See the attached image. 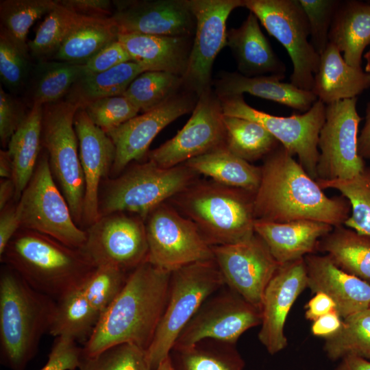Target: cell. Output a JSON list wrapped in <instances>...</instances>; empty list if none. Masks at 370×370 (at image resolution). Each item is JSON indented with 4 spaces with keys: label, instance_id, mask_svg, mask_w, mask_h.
I'll list each match as a JSON object with an SVG mask.
<instances>
[{
    "label": "cell",
    "instance_id": "1",
    "mask_svg": "<svg viewBox=\"0 0 370 370\" xmlns=\"http://www.w3.org/2000/svg\"><path fill=\"white\" fill-rule=\"evenodd\" d=\"M261 180L254 195L256 220H298L344 225L351 206L344 197H328L294 156L280 145L264 158Z\"/></svg>",
    "mask_w": 370,
    "mask_h": 370
},
{
    "label": "cell",
    "instance_id": "2",
    "mask_svg": "<svg viewBox=\"0 0 370 370\" xmlns=\"http://www.w3.org/2000/svg\"><path fill=\"white\" fill-rule=\"evenodd\" d=\"M171 273L147 261L130 271L125 286L82 347V355L92 356L124 343L147 350L167 302Z\"/></svg>",
    "mask_w": 370,
    "mask_h": 370
},
{
    "label": "cell",
    "instance_id": "3",
    "mask_svg": "<svg viewBox=\"0 0 370 370\" xmlns=\"http://www.w3.org/2000/svg\"><path fill=\"white\" fill-rule=\"evenodd\" d=\"M56 301L3 264L0 271V352L11 370H24L49 332Z\"/></svg>",
    "mask_w": 370,
    "mask_h": 370
},
{
    "label": "cell",
    "instance_id": "4",
    "mask_svg": "<svg viewBox=\"0 0 370 370\" xmlns=\"http://www.w3.org/2000/svg\"><path fill=\"white\" fill-rule=\"evenodd\" d=\"M32 288L57 300L80 286L95 268L80 249L20 228L0 256Z\"/></svg>",
    "mask_w": 370,
    "mask_h": 370
},
{
    "label": "cell",
    "instance_id": "5",
    "mask_svg": "<svg viewBox=\"0 0 370 370\" xmlns=\"http://www.w3.org/2000/svg\"><path fill=\"white\" fill-rule=\"evenodd\" d=\"M254 195L213 180H196L168 202L215 246L241 243L255 234Z\"/></svg>",
    "mask_w": 370,
    "mask_h": 370
},
{
    "label": "cell",
    "instance_id": "6",
    "mask_svg": "<svg viewBox=\"0 0 370 370\" xmlns=\"http://www.w3.org/2000/svg\"><path fill=\"white\" fill-rule=\"evenodd\" d=\"M197 175L184 164L171 168L160 167L149 160L132 164L101 184L99 217L123 212L145 220L151 210L197 180Z\"/></svg>",
    "mask_w": 370,
    "mask_h": 370
},
{
    "label": "cell",
    "instance_id": "7",
    "mask_svg": "<svg viewBox=\"0 0 370 370\" xmlns=\"http://www.w3.org/2000/svg\"><path fill=\"white\" fill-rule=\"evenodd\" d=\"M224 286L214 259L194 262L171 272L167 302L146 350L151 370L169 356L177 337L203 303Z\"/></svg>",
    "mask_w": 370,
    "mask_h": 370
},
{
    "label": "cell",
    "instance_id": "8",
    "mask_svg": "<svg viewBox=\"0 0 370 370\" xmlns=\"http://www.w3.org/2000/svg\"><path fill=\"white\" fill-rule=\"evenodd\" d=\"M79 108L66 99L43 105L42 143L53 177L69 204L75 223L80 227L84 179L74 126L75 115Z\"/></svg>",
    "mask_w": 370,
    "mask_h": 370
},
{
    "label": "cell",
    "instance_id": "9",
    "mask_svg": "<svg viewBox=\"0 0 370 370\" xmlns=\"http://www.w3.org/2000/svg\"><path fill=\"white\" fill-rule=\"evenodd\" d=\"M16 204L21 228L49 236L72 248L84 246L86 231L75 223L43 148L35 171Z\"/></svg>",
    "mask_w": 370,
    "mask_h": 370
},
{
    "label": "cell",
    "instance_id": "10",
    "mask_svg": "<svg viewBox=\"0 0 370 370\" xmlns=\"http://www.w3.org/2000/svg\"><path fill=\"white\" fill-rule=\"evenodd\" d=\"M270 35L286 49L293 64L291 84L311 91L320 55L310 41V28L299 0H244Z\"/></svg>",
    "mask_w": 370,
    "mask_h": 370
},
{
    "label": "cell",
    "instance_id": "11",
    "mask_svg": "<svg viewBox=\"0 0 370 370\" xmlns=\"http://www.w3.org/2000/svg\"><path fill=\"white\" fill-rule=\"evenodd\" d=\"M224 115L258 123L271 134L314 180L319 151L318 140L325 120L326 105L317 100L306 112L289 116L271 115L248 105L243 95L219 98Z\"/></svg>",
    "mask_w": 370,
    "mask_h": 370
},
{
    "label": "cell",
    "instance_id": "12",
    "mask_svg": "<svg viewBox=\"0 0 370 370\" xmlns=\"http://www.w3.org/2000/svg\"><path fill=\"white\" fill-rule=\"evenodd\" d=\"M148 243L147 261L172 272L184 266L214 259L212 247L197 226L168 201L145 219Z\"/></svg>",
    "mask_w": 370,
    "mask_h": 370
},
{
    "label": "cell",
    "instance_id": "13",
    "mask_svg": "<svg viewBox=\"0 0 370 370\" xmlns=\"http://www.w3.org/2000/svg\"><path fill=\"white\" fill-rule=\"evenodd\" d=\"M356 103L357 98H353L326 105L318 140L316 180L349 179L365 171L364 159L358 152L361 117Z\"/></svg>",
    "mask_w": 370,
    "mask_h": 370
},
{
    "label": "cell",
    "instance_id": "14",
    "mask_svg": "<svg viewBox=\"0 0 370 370\" xmlns=\"http://www.w3.org/2000/svg\"><path fill=\"white\" fill-rule=\"evenodd\" d=\"M80 249L95 267L112 266L130 272L147 261L148 243L145 221L127 212L103 217L86 230Z\"/></svg>",
    "mask_w": 370,
    "mask_h": 370
},
{
    "label": "cell",
    "instance_id": "15",
    "mask_svg": "<svg viewBox=\"0 0 370 370\" xmlns=\"http://www.w3.org/2000/svg\"><path fill=\"white\" fill-rule=\"evenodd\" d=\"M220 99L212 88L197 99L185 125L158 148L148 152V160L171 168L225 145L226 131Z\"/></svg>",
    "mask_w": 370,
    "mask_h": 370
},
{
    "label": "cell",
    "instance_id": "16",
    "mask_svg": "<svg viewBox=\"0 0 370 370\" xmlns=\"http://www.w3.org/2000/svg\"><path fill=\"white\" fill-rule=\"evenodd\" d=\"M195 19V36L187 69L182 77L183 86L198 97L211 88L214 60L227 45L226 22L236 8L244 7V0H187Z\"/></svg>",
    "mask_w": 370,
    "mask_h": 370
},
{
    "label": "cell",
    "instance_id": "17",
    "mask_svg": "<svg viewBox=\"0 0 370 370\" xmlns=\"http://www.w3.org/2000/svg\"><path fill=\"white\" fill-rule=\"evenodd\" d=\"M261 321L260 308L223 286L203 303L174 345H190L204 339L235 345L245 332Z\"/></svg>",
    "mask_w": 370,
    "mask_h": 370
},
{
    "label": "cell",
    "instance_id": "18",
    "mask_svg": "<svg viewBox=\"0 0 370 370\" xmlns=\"http://www.w3.org/2000/svg\"><path fill=\"white\" fill-rule=\"evenodd\" d=\"M211 247L225 285L261 310L264 291L280 266L264 241L255 233L241 243Z\"/></svg>",
    "mask_w": 370,
    "mask_h": 370
},
{
    "label": "cell",
    "instance_id": "19",
    "mask_svg": "<svg viewBox=\"0 0 370 370\" xmlns=\"http://www.w3.org/2000/svg\"><path fill=\"white\" fill-rule=\"evenodd\" d=\"M197 99L198 97L190 91L177 92L160 106L108 132L116 149L110 173L113 177L120 175L132 162L147 156L158 134L180 116L193 110Z\"/></svg>",
    "mask_w": 370,
    "mask_h": 370
},
{
    "label": "cell",
    "instance_id": "20",
    "mask_svg": "<svg viewBox=\"0 0 370 370\" xmlns=\"http://www.w3.org/2000/svg\"><path fill=\"white\" fill-rule=\"evenodd\" d=\"M119 33L191 36L195 19L187 0L114 1Z\"/></svg>",
    "mask_w": 370,
    "mask_h": 370
},
{
    "label": "cell",
    "instance_id": "21",
    "mask_svg": "<svg viewBox=\"0 0 370 370\" xmlns=\"http://www.w3.org/2000/svg\"><path fill=\"white\" fill-rule=\"evenodd\" d=\"M307 283L304 258L281 264L269 282L262 301L258 338L270 354H275L286 347V320Z\"/></svg>",
    "mask_w": 370,
    "mask_h": 370
},
{
    "label": "cell",
    "instance_id": "22",
    "mask_svg": "<svg viewBox=\"0 0 370 370\" xmlns=\"http://www.w3.org/2000/svg\"><path fill=\"white\" fill-rule=\"evenodd\" d=\"M74 126L84 179L82 225L88 227L99 219L100 188L111 173L116 149L110 136L92 122L83 108L77 110Z\"/></svg>",
    "mask_w": 370,
    "mask_h": 370
},
{
    "label": "cell",
    "instance_id": "23",
    "mask_svg": "<svg viewBox=\"0 0 370 370\" xmlns=\"http://www.w3.org/2000/svg\"><path fill=\"white\" fill-rule=\"evenodd\" d=\"M304 261L307 287L330 297L342 319L370 308V284L342 270L327 255L309 254Z\"/></svg>",
    "mask_w": 370,
    "mask_h": 370
},
{
    "label": "cell",
    "instance_id": "24",
    "mask_svg": "<svg viewBox=\"0 0 370 370\" xmlns=\"http://www.w3.org/2000/svg\"><path fill=\"white\" fill-rule=\"evenodd\" d=\"M333 226L312 220L275 223L256 220L254 231L266 243L275 260L281 265L317 251L319 241Z\"/></svg>",
    "mask_w": 370,
    "mask_h": 370
},
{
    "label": "cell",
    "instance_id": "25",
    "mask_svg": "<svg viewBox=\"0 0 370 370\" xmlns=\"http://www.w3.org/2000/svg\"><path fill=\"white\" fill-rule=\"evenodd\" d=\"M190 37L119 33L117 39L132 60L147 71H164L183 77L193 44Z\"/></svg>",
    "mask_w": 370,
    "mask_h": 370
},
{
    "label": "cell",
    "instance_id": "26",
    "mask_svg": "<svg viewBox=\"0 0 370 370\" xmlns=\"http://www.w3.org/2000/svg\"><path fill=\"white\" fill-rule=\"evenodd\" d=\"M226 46L235 58L239 73L246 77L269 74L285 77V64L273 51L252 12L239 27L227 32Z\"/></svg>",
    "mask_w": 370,
    "mask_h": 370
},
{
    "label": "cell",
    "instance_id": "27",
    "mask_svg": "<svg viewBox=\"0 0 370 370\" xmlns=\"http://www.w3.org/2000/svg\"><path fill=\"white\" fill-rule=\"evenodd\" d=\"M284 77L267 75L246 77L239 73L225 72L215 82L214 92L219 98L249 93L293 108L307 112L318 100L312 91L282 82Z\"/></svg>",
    "mask_w": 370,
    "mask_h": 370
},
{
    "label": "cell",
    "instance_id": "28",
    "mask_svg": "<svg viewBox=\"0 0 370 370\" xmlns=\"http://www.w3.org/2000/svg\"><path fill=\"white\" fill-rule=\"evenodd\" d=\"M370 88V73L348 64L340 51L330 43L320 55L312 92L325 105L356 98Z\"/></svg>",
    "mask_w": 370,
    "mask_h": 370
},
{
    "label": "cell",
    "instance_id": "29",
    "mask_svg": "<svg viewBox=\"0 0 370 370\" xmlns=\"http://www.w3.org/2000/svg\"><path fill=\"white\" fill-rule=\"evenodd\" d=\"M329 42L343 53L348 64L362 68L364 50L370 45V5L341 1L331 24Z\"/></svg>",
    "mask_w": 370,
    "mask_h": 370
},
{
    "label": "cell",
    "instance_id": "30",
    "mask_svg": "<svg viewBox=\"0 0 370 370\" xmlns=\"http://www.w3.org/2000/svg\"><path fill=\"white\" fill-rule=\"evenodd\" d=\"M43 105L34 103L12 136L8 151L13 165L14 201L17 202L30 181L42 150V124Z\"/></svg>",
    "mask_w": 370,
    "mask_h": 370
},
{
    "label": "cell",
    "instance_id": "31",
    "mask_svg": "<svg viewBox=\"0 0 370 370\" xmlns=\"http://www.w3.org/2000/svg\"><path fill=\"white\" fill-rule=\"evenodd\" d=\"M197 174L221 184L255 193L261 180L260 166L239 158L223 145L184 163Z\"/></svg>",
    "mask_w": 370,
    "mask_h": 370
},
{
    "label": "cell",
    "instance_id": "32",
    "mask_svg": "<svg viewBox=\"0 0 370 370\" xmlns=\"http://www.w3.org/2000/svg\"><path fill=\"white\" fill-rule=\"evenodd\" d=\"M317 251L325 253L345 272L370 284V236L338 225L320 239Z\"/></svg>",
    "mask_w": 370,
    "mask_h": 370
},
{
    "label": "cell",
    "instance_id": "33",
    "mask_svg": "<svg viewBox=\"0 0 370 370\" xmlns=\"http://www.w3.org/2000/svg\"><path fill=\"white\" fill-rule=\"evenodd\" d=\"M119 34L112 17L84 16L72 29L54 54L58 61L84 64Z\"/></svg>",
    "mask_w": 370,
    "mask_h": 370
},
{
    "label": "cell",
    "instance_id": "34",
    "mask_svg": "<svg viewBox=\"0 0 370 370\" xmlns=\"http://www.w3.org/2000/svg\"><path fill=\"white\" fill-rule=\"evenodd\" d=\"M169 357L173 370H243L245 367L235 345L213 339L173 345Z\"/></svg>",
    "mask_w": 370,
    "mask_h": 370
},
{
    "label": "cell",
    "instance_id": "35",
    "mask_svg": "<svg viewBox=\"0 0 370 370\" xmlns=\"http://www.w3.org/2000/svg\"><path fill=\"white\" fill-rule=\"evenodd\" d=\"M99 319L80 286L56 300L48 333L56 338L68 337L84 344L92 334Z\"/></svg>",
    "mask_w": 370,
    "mask_h": 370
},
{
    "label": "cell",
    "instance_id": "36",
    "mask_svg": "<svg viewBox=\"0 0 370 370\" xmlns=\"http://www.w3.org/2000/svg\"><path fill=\"white\" fill-rule=\"evenodd\" d=\"M145 71H147L145 67L130 61L103 72L85 75L73 86L66 99L84 108L95 100L123 95L132 82Z\"/></svg>",
    "mask_w": 370,
    "mask_h": 370
},
{
    "label": "cell",
    "instance_id": "37",
    "mask_svg": "<svg viewBox=\"0 0 370 370\" xmlns=\"http://www.w3.org/2000/svg\"><path fill=\"white\" fill-rule=\"evenodd\" d=\"M85 75L84 64L58 60L39 61L34 68L32 82V104L45 105L62 100Z\"/></svg>",
    "mask_w": 370,
    "mask_h": 370
},
{
    "label": "cell",
    "instance_id": "38",
    "mask_svg": "<svg viewBox=\"0 0 370 370\" xmlns=\"http://www.w3.org/2000/svg\"><path fill=\"white\" fill-rule=\"evenodd\" d=\"M223 121L227 148L250 163L264 158L280 145L257 122L226 115L223 116Z\"/></svg>",
    "mask_w": 370,
    "mask_h": 370
},
{
    "label": "cell",
    "instance_id": "39",
    "mask_svg": "<svg viewBox=\"0 0 370 370\" xmlns=\"http://www.w3.org/2000/svg\"><path fill=\"white\" fill-rule=\"evenodd\" d=\"M58 5V0H1L0 1L1 34L25 55L29 56L27 33L42 16Z\"/></svg>",
    "mask_w": 370,
    "mask_h": 370
},
{
    "label": "cell",
    "instance_id": "40",
    "mask_svg": "<svg viewBox=\"0 0 370 370\" xmlns=\"http://www.w3.org/2000/svg\"><path fill=\"white\" fill-rule=\"evenodd\" d=\"M325 339L323 349L332 360L348 355L370 360V308L343 319L340 330Z\"/></svg>",
    "mask_w": 370,
    "mask_h": 370
},
{
    "label": "cell",
    "instance_id": "41",
    "mask_svg": "<svg viewBox=\"0 0 370 370\" xmlns=\"http://www.w3.org/2000/svg\"><path fill=\"white\" fill-rule=\"evenodd\" d=\"M183 86L182 76L164 71H145L137 76L123 94L143 113L160 106Z\"/></svg>",
    "mask_w": 370,
    "mask_h": 370
},
{
    "label": "cell",
    "instance_id": "42",
    "mask_svg": "<svg viewBox=\"0 0 370 370\" xmlns=\"http://www.w3.org/2000/svg\"><path fill=\"white\" fill-rule=\"evenodd\" d=\"M316 181L323 190L336 189L349 201L351 213L343 225L370 236V169L349 179Z\"/></svg>",
    "mask_w": 370,
    "mask_h": 370
},
{
    "label": "cell",
    "instance_id": "43",
    "mask_svg": "<svg viewBox=\"0 0 370 370\" xmlns=\"http://www.w3.org/2000/svg\"><path fill=\"white\" fill-rule=\"evenodd\" d=\"M82 16L58 5L47 14L34 38L28 42L29 52L39 61L55 54L72 29L84 18Z\"/></svg>",
    "mask_w": 370,
    "mask_h": 370
},
{
    "label": "cell",
    "instance_id": "44",
    "mask_svg": "<svg viewBox=\"0 0 370 370\" xmlns=\"http://www.w3.org/2000/svg\"><path fill=\"white\" fill-rule=\"evenodd\" d=\"M129 273L115 267L100 266L95 267L83 282L82 292L99 318L125 286Z\"/></svg>",
    "mask_w": 370,
    "mask_h": 370
},
{
    "label": "cell",
    "instance_id": "45",
    "mask_svg": "<svg viewBox=\"0 0 370 370\" xmlns=\"http://www.w3.org/2000/svg\"><path fill=\"white\" fill-rule=\"evenodd\" d=\"M79 370H151L146 350L124 343L92 356L82 355Z\"/></svg>",
    "mask_w": 370,
    "mask_h": 370
},
{
    "label": "cell",
    "instance_id": "46",
    "mask_svg": "<svg viewBox=\"0 0 370 370\" xmlns=\"http://www.w3.org/2000/svg\"><path fill=\"white\" fill-rule=\"evenodd\" d=\"M106 134L137 116L139 110L123 95L95 100L83 108Z\"/></svg>",
    "mask_w": 370,
    "mask_h": 370
},
{
    "label": "cell",
    "instance_id": "47",
    "mask_svg": "<svg viewBox=\"0 0 370 370\" xmlns=\"http://www.w3.org/2000/svg\"><path fill=\"white\" fill-rule=\"evenodd\" d=\"M310 28V41L321 55L329 44V32L333 17L341 1L299 0Z\"/></svg>",
    "mask_w": 370,
    "mask_h": 370
},
{
    "label": "cell",
    "instance_id": "48",
    "mask_svg": "<svg viewBox=\"0 0 370 370\" xmlns=\"http://www.w3.org/2000/svg\"><path fill=\"white\" fill-rule=\"evenodd\" d=\"M29 58L0 33V77L11 92H18L25 86L31 69Z\"/></svg>",
    "mask_w": 370,
    "mask_h": 370
},
{
    "label": "cell",
    "instance_id": "49",
    "mask_svg": "<svg viewBox=\"0 0 370 370\" xmlns=\"http://www.w3.org/2000/svg\"><path fill=\"white\" fill-rule=\"evenodd\" d=\"M28 112L23 102L0 87V139L3 147L8 143Z\"/></svg>",
    "mask_w": 370,
    "mask_h": 370
},
{
    "label": "cell",
    "instance_id": "50",
    "mask_svg": "<svg viewBox=\"0 0 370 370\" xmlns=\"http://www.w3.org/2000/svg\"><path fill=\"white\" fill-rule=\"evenodd\" d=\"M82 347L72 338L56 337L47 363L40 370H75L79 368Z\"/></svg>",
    "mask_w": 370,
    "mask_h": 370
},
{
    "label": "cell",
    "instance_id": "51",
    "mask_svg": "<svg viewBox=\"0 0 370 370\" xmlns=\"http://www.w3.org/2000/svg\"><path fill=\"white\" fill-rule=\"evenodd\" d=\"M130 61H132V58L117 39L106 45L84 64L86 75L103 72Z\"/></svg>",
    "mask_w": 370,
    "mask_h": 370
},
{
    "label": "cell",
    "instance_id": "52",
    "mask_svg": "<svg viewBox=\"0 0 370 370\" xmlns=\"http://www.w3.org/2000/svg\"><path fill=\"white\" fill-rule=\"evenodd\" d=\"M63 7L75 13L92 18L112 17V3L109 0H58Z\"/></svg>",
    "mask_w": 370,
    "mask_h": 370
},
{
    "label": "cell",
    "instance_id": "53",
    "mask_svg": "<svg viewBox=\"0 0 370 370\" xmlns=\"http://www.w3.org/2000/svg\"><path fill=\"white\" fill-rule=\"evenodd\" d=\"M0 256L6 246L21 228L19 214L16 202L12 201L0 210Z\"/></svg>",
    "mask_w": 370,
    "mask_h": 370
},
{
    "label": "cell",
    "instance_id": "54",
    "mask_svg": "<svg viewBox=\"0 0 370 370\" xmlns=\"http://www.w3.org/2000/svg\"><path fill=\"white\" fill-rule=\"evenodd\" d=\"M342 323V317L336 310H334L314 321L311 332L314 336L325 338L336 333Z\"/></svg>",
    "mask_w": 370,
    "mask_h": 370
},
{
    "label": "cell",
    "instance_id": "55",
    "mask_svg": "<svg viewBox=\"0 0 370 370\" xmlns=\"http://www.w3.org/2000/svg\"><path fill=\"white\" fill-rule=\"evenodd\" d=\"M306 318L314 321L320 317L336 310V306L333 299L328 295L322 292H317L306 305Z\"/></svg>",
    "mask_w": 370,
    "mask_h": 370
},
{
    "label": "cell",
    "instance_id": "56",
    "mask_svg": "<svg viewBox=\"0 0 370 370\" xmlns=\"http://www.w3.org/2000/svg\"><path fill=\"white\" fill-rule=\"evenodd\" d=\"M358 152L363 159H370V101L367 104L365 122L358 136Z\"/></svg>",
    "mask_w": 370,
    "mask_h": 370
},
{
    "label": "cell",
    "instance_id": "57",
    "mask_svg": "<svg viewBox=\"0 0 370 370\" xmlns=\"http://www.w3.org/2000/svg\"><path fill=\"white\" fill-rule=\"evenodd\" d=\"M336 370H370V360L354 355L341 359Z\"/></svg>",
    "mask_w": 370,
    "mask_h": 370
},
{
    "label": "cell",
    "instance_id": "58",
    "mask_svg": "<svg viewBox=\"0 0 370 370\" xmlns=\"http://www.w3.org/2000/svg\"><path fill=\"white\" fill-rule=\"evenodd\" d=\"M15 195L14 184L12 179L0 180V210H2L14 201Z\"/></svg>",
    "mask_w": 370,
    "mask_h": 370
},
{
    "label": "cell",
    "instance_id": "59",
    "mask_svg": "<svg viewBox=\"0 0 370 370\" xmlns=\"http://www.w3.org/2000/svg\"><path fill=\"white\" fill-rule=\"evenodd\" d=\"M13 165L8 150L0 151V176L2 179H12Z\"/></svg>",
    "mask_w": 370,
    "mask_h": 370
},
{
    "label": "cell",
    "instance_id": "60",
    "mask_svg": "<svg viewBox=\"0 0 370 370\" xmlns=\"http://www.w3.org/2000/svg\"><path fill=\"white\" fill-rule=\"evenodd\" d=\"M156 370H173L170 362L169 357L168 356L164 360L156 369Z\"/></svg>",
    "mask_w": 370,
    "mask_h": 370
},
{
    "label": "cell",
    "instance_id": "61",
    "mask_svg": "<svg viewBox=\"0 0 370 370\" xmlns=\"http://www.w3.org/2000/svg\"><path fill=\"white\" fill-rule=\"evenodd\" d=\"M364 58L366 60L365 71L370 73V49L365 53Z\"/></svg>",
    "mask_w": 370,
    "mask_h": 370
}]
</instances>
